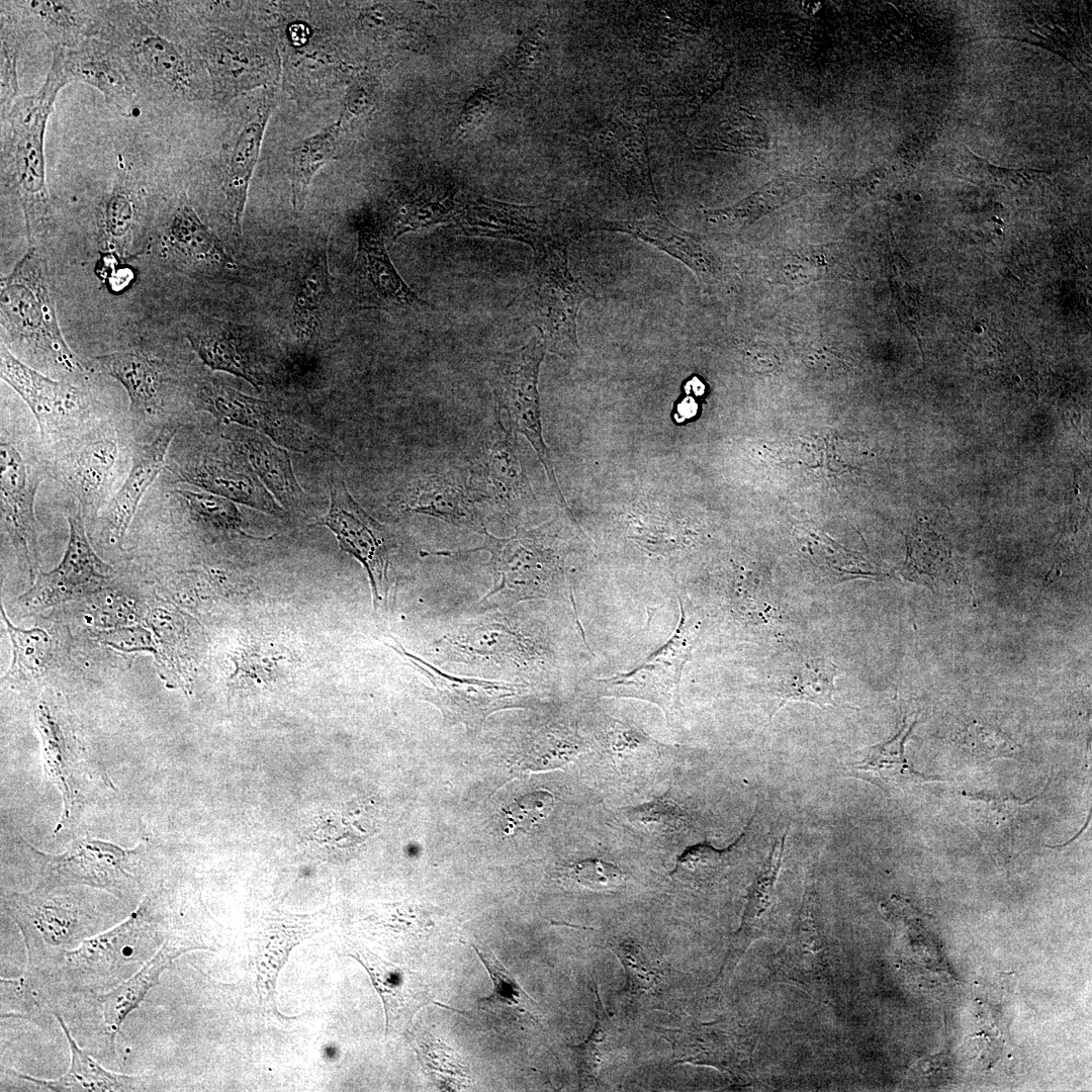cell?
<instances>
[{
	"instance_id": "obj_1",
	"label": "cell",
	"mask_w": 1092,
	"mask_h": 1092,
	"mask_svg": "<svg viewBox=\"0 0 1092 1092\" xmlns=\"http://www.w3.org/2000/svg\"><path fill=\"white\" fill-rule=\"evenodd\" d=\"M44 260L30 248L0 282V320L5 343L36 369L64 378L85 371L61 332ZM39 371V370H38Z\"/></svg>"
},
{
	"instance_id": "obj_2",
	"label": "cell",
	"mask_w": 1092,
	"mask_h": 1092,
	"mask_svg": "<svg viewBox=\"0 0 1092 1092\" xmlns=\"http://www.w3.org/2000/svg\"><path fill=\"white\" fill-rule=\"evenodd\" d=\"M67 85L58 65L52 61L37 92L19 96L4 117L9 127L2 142V178L18 195L30 242L49 216L44 131L56 98Z\"/></svg>"
},
{
	"instance_id": "obj_3",
	"label": "cell",
	"mask_w": 1092,
	"mask_h": 1092,
	"mask_svg": "<svg viewBox=\"0 0 1092 1092\" xmlns=\"http://www.w3.org/2000/svg\"><path fill=\"white\" fill-rule=\"evenodd\" d=\"M97 36L115 47L140 93L149 99H192L198 95L196 71L183 48L145 21L133 1L106 2Z\"/></svg>"
},
{
	"instance_id": "obj_4",
	"label": "cell",
	"mask_w": 1092,
	"mask_h": 1092,
	"mask_svg": "<svg viewBox=\"0 0 1092 1092\" xmlns=\"http://www.w3.org/2000/svg\"><path fill=\"white\" fill-rule=\"evenodd\" d=\"M566 240L533 248V267L518 303L538 330L546 350L564 360L578 354L577 315L590 297L571 274Z\"/></svg>"
},
{
	"instance_id": "obj_5",
	"label": "cell",
	"mask_w": 1092,
	"mask_h": 1092,
	"mask_svg": "<svg viewBox=\"0 0 1092 1092\" xmlns=\"http://www.w3.org/2000/svg\"><path fill=\"white\" fill-rule=\"evenodd\" d=\"M484 544L477 550L490 555L492 587L478 602L486 611L534 598H548L559 580L562 556L549 527L521 531L507 538L483 535Z\"/></svg>"
},
{
	"instance_id": "obj_6",
	"label": "cell",
	"mask_w": 1092,
	"mask_h": 1092,
	"mask_svg": "<svg viewBox=\"0 0 1092 1092\" xmlns=\"http://www.w3.org/2000/svg\"><path fill=\"white\" fill-rule=\"evenodd\" d=\"M545 352L543 340L536 336L526 345L496 356L488 383L494 412L508 418L510 430L527 438L543 464L555 497L567 508L542 432L538 378Z\"/></svg>"
},
{
	"instance_id": "obj_7",
	"label": "cell",
	"mask_w": 1092,
	"mask_h": 1092,
	"mask_svg": "<svg viewBox=\"0 0 1092 1092\" xmlns=\"http://www.w3.org/2000/svg\"><path fill=\"white\" fill-rule=\"evenodd\" d=\"M680 619L669 640L631 671L595 678L597 697L635 698L657 705L669 723L679 711V682L685 664L700 635L702 622L684 596L678 595Z\"/></svg>"
},
{
	"instance_id": "obj_8",
	"label": "cell",
	"mask_w": 1092,
	"mask_h": 1092,
	"mask_svg": "<svg viewBox=\"0 0 1092 1092\" xmlns=\"http://www.w3.org/2000/svg\"><path fill=\"white\" fill-rule=\"evenodd\" d=\"M1 379L23 399L43 440L69 442L87 430L89 400L85 388L69 377L53 379L16 358L1 343Z\"/></svg>"
},
{
	"instance_id": "obj_9",
	"label": "cell",
	"mask_w": 1092,
	"mask_h": 1092,
	"mask_svg": "<svg viewBox=\"0 0 1092 1092\" xmlns=\"http://www.w3.org/2000/svg\"><path fill=\"white\" fill-rule=\"evenodd\" d=\"M482 433L471 451L469 484L478 500H487L500 513L517 517L536 502L518 450L517 439L502 417Z\"/></svg>"
},
{
	"instance_id": "obj_10",
	"label": "cell",
	"mask_w": 1092,
	"mask_h": 1092,
	"mask_svg": "<svg viewBox=\"0 0 1092 1092\" xmlns=\"http://www.w3.org/2000/svg\"><path fill=\"white\" fill-rule=\"evenodd\" d=\"M387 645L428 678L430 687L425 689L422 699L440 711L446 725L461 724L476 730L490 714L519 707L522 686L450 675L396 642Z\"/></svg>"
},
{
	"instance_id": "obj_11",
	"label": "cell",
	"mask_w": 1092,
	"mask_h": 1092,
	"mask_svg": "<svg viewBox=\"0 0 1092 1092\" xmlns=\"http://www.w3.org/2000/svg\"><path fill=\"white\" fill-rule=\"evenodd\" d=\"M4 901L24 935L31 967L61 957L91 931V918L69 897L37 889Z\"/></svg>"
},
{
	"instance_id": "obj_12",
	"label": "cell",
	"mask_w": 1092,
	"mask_h": 1092,
	"mask_svg": "<svg viewBox=\"0 0 1092 1092\" xmlns=\"http://www.w3.org/2000/svg\"><path fill=\"white\" fill-rule=\"evenodd\" d=\"M117 436L109 428L87 430L62 445L53 465V475L73 493L84 514H95L109 503L121 460Z\"/></svg>"
},
{
	"instance_id": "obj_13",
	"label": "cell",
	"mask_w": 1092,
	"mask_h": 1092,
	"mask_svg": "<svg viewBox=\"0 0 1092 1092\" xmlns=\"http://www.w3.org/2000/svg\"><path fill=\"white\" fill-rule=\"evenodd\" d=\"M0 468L2 531L10 539L18 559L33 582L39 571L34 502L37 486L44 474L12 440L4 436L1 437Z\"/></svg>"
},
{
	"instance_id": "obj_14",
	"label": "cell",
	"mask_w": 1092,
	"mask_h": 1092,
	"mask_svg": "<svg viewBox=\"0 0 1092 1092\" xmlns=\"http://www.w3.org/2000/svg\"><path fill=\"white\" fill-rule=\"evenodd\" d=\"M329 512L314 524L328 527L340 547L366 569L376 606L388 587L390 540L385 528L370 517L350 494L345 480L334 474L329 481Z\"/></svg>"
},
{
	"instance_id": "obj_15",
	"label": "cell",
	"mask_w": 1092,
	"mask_h": 1092,
	"mask_svg": "<svg viewBox=\"0 0 1092 1092\" xmlns=\"http://www.w3.org/2000/svg\"><path fill=\"white\" fill-rule=\"evenodd\" d=\"M83 511L77 504L68 514L69 542L61 562L51 571L39 569L32 587L19 598L26 611H38L100 588L112 567L92 549L86 536Z\"/></svg>"
},
{
	"instance_id": "obj_16",
	"label": "cell",
	"mask_w": 1092,
	"mask_h": 1092,
	"mask_svg": "<svg viewBox=\"0 0 1092 1092\" xmlns=\"http://www.w3.org/2000/svg\"><path fill=\"white\" fill-rule=\"evenodd\" d=\"M53 61L68 84L82 82L100 91L125 117L140 113L141 93L124 60L110 42L95 36L74 49L55 48Z\"/></svg>"
},
{
	"instance_id": "obj_17",
	"label": "cell",
	"mask_w": 1092,
	"mask_h": 1092,
	"mask_svg": "<svg viewBox=\"0 0 1092 1092\" xmlns=\"http://www.w3.org/2000/svg\"><path fill=\"white\" fill-rule=\"evenodd\" d=\"M666 1033L677 1062L711 1066L737 1084L749 1083L755 1041L745 1027L732 1021L690 1023Z\"/></svg>"
},
{
	"instance_id": "obj_18",
	"label": "cell",
	"mask_w": 1092,
	"mask_h": 1092,
	"mask_svg": "<svg viewBox=\"0 0 1092 1092\" xmlns=\"http://www.w3.org/2000/svg\"><path fill=\"white\" fill-rule=\"evenodd\" d=\"M330 925V916L323 913L298 916L277 911L251 927L248 948L261 1001L275 1007L277 979L291 950Z\"/></svg>"
},
{
	"instance_id": "obj_19",
	"label": "cell",
	"mask_w": 1092,
	"mask_h": 1092,
	"mask_svg": "<svg viewBox=\"0 0 1092 1092\" xmlns=\"http://www.w3.org/2000/svg\"><path fill=\"white\" fill-rule=\"evenodd\" d=\"M195 403L219 423L256 429L291 450L305 452L314 445L312 437L275 405L246 395L221 381L200 383Z\"/></svg>"
},
{
	"instance_id": "obj_20",
	"label": "cell",
	"mask_w": 1092,
	"mask_h": 1092,
	"mask_svg": "<svg viewBox=\"0 0 1092 1092\" xmlns=\"http://www.w3.org/2000/svg\"><path fill=\"white\" fill-rule=\"evenodd\" d=\"M812 884L811 879L805 882L799 917L779 953L777 972L801 988L829 996L835 988V979Z\"/></svg>"
},
{
	"instance_id": "obj_21",
	"label": "cell",
	"mask_w": 1092,
	"mask_h": 1092,
	"mask_svg": "<svg viewBox=\"0 0 1092 1092\" xmlns=\"http://www.w3.org/2000/svg\"><path fill=\"white\" fill-rule=\"evenodd\" d=\"M390 502L402 514L427 515L482 535L488 533L468 479L452 471L414 478L395 490Z\"/></svg>"
},
{
	"instance_id": "obj_22",
	"label": "cell",
	"mask_w": 1092,
	"mask_h": 1092,
	"mask_svg": "<svg viewBox=\"0 0 1092 1092\" xmlns=\"http://www.w3.org/2000/svg\"><path fill=\"white\" fill-rule=\"evenodd\" d=\"M214 99L225 104L240 93L271 83L277 69L271 56L220 30L204 34L198 44Z\"/></svg>"
},
{
	"instance_id": "obj_23",
	"label": "cell",
	"mask_w": 1092,
	"mask_h": 1092,
	"mask_svg": "<svg viewBox=\"0 0 1092 1092\" xmlns=\"http://www.w3.org/2000/svg\"><path fill=\"white\" fill-rule=\"evenodd\" d=\"M620 232L642 240L687 265L704 283L711 284L722 274L719 256L697 235L673 224L659 204L645 208L641 217L590 220L586 232Z\"/></svg>"
},
{
	"instance_id": "obj_24",
	"label": "cell",
	"mask_w": 1092,
	"mask_h": 1092,
	"mask_svg": "<svg viewBox=\"0 0 1092 1092\" xmlns=\"http://www.w3.org/2000/svg\"><path fill=\"white\" fill-rule=\"evenodd\" d=\"M353 278L355 293L363 304L384 309H419L427 305L396 271L382 234L373 222L358 228Z\"/></svg>"
},
{
	"instance_id": "obj_25",
	"label": "cell",
	"mask_w": 1092,
	"mask_h": 1092,
	"mask_svg": "<svg viewBox=\"0 0 1092 1092\" xmlns=\"http://www.w3.org/2000/svg\"><path fill=\"white\" fill-rule=\"evenodd\" d=\"M274 88H266L259 103L234 133L222 168V190L233 231L242 234L250 182L258 163L264 132L275 105Z\"/></svg>"
},
{
	"instance_id": "obj_26",
	"label": "cell",
	"mask_w": 1092,
	"mask_h": 1092,
	"mask_svg": "<svg viewBox=\"0 0 1092 1092\" xmlns=\"http://www.w3.org/2000/svg\"><path fill=\"white\" fill-rule=\"evenodd\" d=\"M246 459L242 452L236 455L215 450L179 468L176 478L269 515L281 516L283 510L257 479Z\"/></svg>"
},
{
	"instance_id": "obj_27",
	"label": "cell",
	"mask_w": 1092,
	"mask_h": 1092,
	"mask_svg": "<svg viewBox=\"0 0 1092 1092\" xmlns=\"http://www.w3.org/2000/svg\"><path fill=\"white\" fill-rule=\"evenodd\" d=\"M455 221L463 235L518 241L532 249L554 240L572 238L554 232L546 216L533 206L468 200L458 208Z\"/></svg>"
},
{
	"instance_id": "obj_28",
	"label": "cell",
	"mask_w": 1092,
	"mask_h": 1092,
	"mask_svg": "<svg viewBox=\"0 0 1092 1092\" xmlns=\"http://www.w3.org/2000/svg\"><path fill=\"white\" fill-rule=\"evenodd\" d=\"M349 942L347 954L364 967L383 1003L386 1036L405 1031L416 1013L432 1002L427 982L419 973L387 962L364 945Z\"/></svg>"
},
{
	"instance_id": "obj_29",
	"label": "cell",
	"mask_w": 1092,
	"mask_h": 1092,
	"mask_svg": "<svg viewBox=\"0 0 1092 1092\" xmlns=\"http://www.w3.org/2000/svg\"><path fill=\"white\" fill-rule=\"evenodd\" d=\"M24 28L42 32L55 48L74 49L98 35L105 2L1 1Z\"/></svg>"
},
{
	"instance_id": "obj_30",
	"label": "cell",
	"mask_w": 1092,
	"mask_h": 1092,
	"mask_svg": "<svg viewBox=\"0 0 1092 1092\" xmlns=\"http://www.w3.org/2000/svg\"><path fill=\"white\" fill-rule=\"evenodd\" d=\"M180 426L175 421L165 423L155 438L134 450L126 477L105 511L106 531L111 541L124 537L144 494L163 469Z\"/></svg>"
},
{
	"instance_id": "obj_31",
	"label": "cell",
	"mask_w": 1092,
	"mask_h": 1092,
	"mask_svg": "<svg viewBox=\"0 0 1092 1092\" xmlns=\"http://www.w3.org/2000/svg\"><path fill=\"white\" fill-rule=\"evenodd\" d=\"M135 857L133 850L98 840H84L68 852L53 856L50 866L58 882L86 884L123 893L133 882L131 869Z\"/></svg>"
},
{
	"instance_id": "obj_32",
	"label": "cell",
	"mask_w": 1092,
	"mask_h": 1092,
	"mask_svg": "<svg viewBox=\"0 0 1092 1092\" xmlns=\"http://www.w3.org/2000/svg\"><path fill=\"white\" fill-rule=\"evenodd\" d=\"M93 370L113 377L126 390L134 420L159 417L163 378L159 363L142 350H123L93 358Z\"/></svg>"
},
{
	"instance_id": "obj_33",
	"label": "cell",
	"mask_w": 1092,
	"mask_h": 1092,
	"mask_svg": "<svg viewBox=\"0 0 1092 1092\" xmlns=\"http://www.w3.org/2000/svg\"><path fill=\"white\" fill-rule=\"evenodd\" d=\"M186 338L209 368L241 377L259 388L260 379L247 351V329L232 322L204 316L191 327Z\"/></svg>"
},
{
	"instance_id": "obj_34",
	"label": "cell",
	"mask_w": 1092,
	"mask_h": 1092,
	"mask_svg": "<svg viewBox=\"0 0 1092 1092\" xmlns=\"http://www.w3.org/2000/svg\"><path fill=\"white\" fill-rule=\"evenodd\" d=\"M35 717L42 739L44 768L61 792L63 820H69L79 802L78 785L83 760L61 717L46 702L38 705Z\"/></svg>"
},
{
	"instance_id": "obj_35",
	"label": "cell",
	"mask_w": 1092,
	"mask_h": 1092,
	"mask_svg": "<svg viewBox=\"0 0 1092 1092\" xmlns=\"http://www.w3.org/2000/svg\"><path fill=\"white\" fill-rule=\"evenodd\" d=\"M836 675V666L826 658L803 655L784 659L770 675L769 692L778 700L776 712L791 701L835 706Z\"/></svg>"
},
{
	"instance_id": "obj_36",
	"label": "cell",
	"mask_w": 1092,
	"mask_h": 1092,
	"mask_svg": "<svg viewBox=\"0 0 1092 1092\" xmlns=\"http://www.w3.org/2000/svg\"><path fill=\"white\" fill-rule=\"evenodd\" d=\"M783 850L784 838L780 844L774 846L768 861L749 892L740 926L731 938L725 961L715 982L727 978L747 948L766 933L770 924L776 883L782 863Z\"/></svg>"
},
{
	"instance_id": "obj_37",
	"label": "cell",
	"mask_w": 1092,
	"mask_h": 1092,
	"mask_svg": "<svg viewBox=\"0 0 1092 1092\" xmlns=\"http://www.w3.org/2000/svg\"><path fill=\"white\" fill-rule=\"evenodd\" d=\"M234 441L241 446L254 472L278 502L285 508H295L303 502L304 492L295 478L286 450L251 431H238Z\"/></svg>"
},
{
	"instance_id": "obj_38",
	"label": "cell",
	"mask_w": 1092,
	"mask_h": 1092,
	"mask_svg": "<svg viewBox=\"0 0 1092 1092\" xmlns=\"http://www.w3.org/2000/svg\"><path fill=\"white\" fill-rule=\"evenodd\" d=\"M66 1035L70 1052L71 1065L68 1072L56 1080H41L28 1075L18 1074L23 1080L35 1084L46 1091H135L141 1090L143 1079L126 1075H117L103 1069L88 1054L81 1050L69 1032L61 1015L54 1013Z\"/></svg>"
},
{
	"instance_id": "obj_39",
	"label": "cell",
	"mask_w": 1092,
	"mask_h": 1092,
	"mask_svg": "<svg viewBox=\"0 0 1092 1092\" xmlns=\"http://www.w3.org/2000/svg\"><path fill=\"white\" fill-rule=\"evenodd\" d=\"M199 947L171 941L165 943L135 975L101 997L103 1018L111 1041L126 1016L139 1007L149 991L158 984L161 974L169 964L181 953Z\"/></svg>"
},
{
	"instance_id": "obj_40",
	"label": "cell",
	"mask_w": 1092,
	"mask_h": 1092,
	"mask_svg": "<svg viewBox=\"0 0 1092 1092\" xmlns=\"http://www.w3.org/2000/svg\"><path fill=\"white\" fill-rule=\"evenodd\" d=\"M517 636L502 620L483 619L459 627L442 640L443 652L458 660L502 662L514 652Z\"/></svg>"
},
{
	"instance_id": "obj_41",
	"label": "cell",
	"mask_w": 1092,
	"mask_h": 1092,
	"mask_svg": "<svg viewBox=\"0 0 1092 1092\" xmlns=\"http://www.w3.org/2000/svg\"><path fill=\"white\" fill-rule=\"evenodd\" d=\"M454 191L437 185H422L399 196L391 212L392 238L447 221L458 211Z\"/></svg>"
},
{
	"instance_id": "obj_42",
	"label": "cell",
	"mask_w": 1092,
	"mask_h": 1092,
	"mask_svg": "<svg viewBox=\"0 0 1092 1092\" xmlns=\"http://www.w3.org/2000/svg\"><path fill=\"white\" fill-rule=\"evenodd\" d=\"M914 724V718H904L893 738L869 748L863 759L848 767L851 775L867 779L882 788L923 780L924 777L913 769L904 752L905 741Z\"/></svg>"
},
{
	"instance_id": "obj_43",
	"label": "cell",
	"mask_w": 1092,
	"mask_h": 1092,
	"mask_svg": "<svg viewBox=\"0 0 1092 1092\" xmlns=\"http://www.w3.org/2000/svg\"><path fill=\"white\" fill-rule=\"evenodd\" d=\"M342 119L300 141L289 152L291 202L297 211L303 209L309 186L318 170L330 163L337 151Z\"/></svg>"
},
{
	"instance_id": "obj_44",
	"label": "cell",
	"mask_w": 1092,
	"mask_h": 1092,
	"mask_svg": "<svg viewBox=\"0 0 1092 1092\" xmlns=\"http://www.w3.org/2000/svg\"><path fill=\"white\" fill-rule=\"evenodd\" d=\"M169 244L183 256L232 268L233 259L216 235L199 218L187 203H180L168 225Z\"/></svg>"
},
{
	"instance_id": "obj_45",
	"label": "cell",
	"mask_w": 1092,
	"mask_h": 1092,
	"mask_svg": "<svg viewBox=\"0 0 1092 1092\" xmlns=\"http://www.w3.org/2000/svg\"><path fill=\"white\" fill-rule=\"evenodd\" d=\"M329 287V265L326 252L313 256L304 267L297 283L291 310V323L297 338L313 336L320 327L321 308Z\"/></svg>"
},
{
	"instance_id": "obj_46",
	"label": "cell",
	"mask_w": 1092,
	"mask_h": 1092,
	"mask_svg": "<svg viewBox=\"0 0 1092 1092\" xmlns=\"http://www.w3.org/2000/svg\"><path fill=\"white\" fill-rule=\"evenodd\" d=\"M596 1022L588 1037L574 1046L579 1085L582 1089L598 1085V1074L609 1056L619 1045L620 1029L605 1008L595 985Z\"/></svg>"
},
{
	"instance_id": "obj_47",
	"label": "cell",
	"mask_w": 1092,
	"mask_h": 1092,
	"mask_svg": "<svg viewBox=\"0 0 1092 1092\" xmlns=\"http://www.w3.org/2000/svg\"><path fill=\"white\" fill-rule=\"evenodd\" d=\"M479 960L484 965L491 981L492 992L478 1000L479 1007L492 1015H533L534 1001L520 987L513 975L487 947L472 945Z\"/></svg>"
},
{
	"instance_id": "obj_48",
	"label": "cell",
	"mask_w": 1092,
	"mask_h": 1092,
	"mask_svg": "<svg viewBox=\"0 0 1092 1092\" xmlns=\"http://www.w3.org/2000/svg\"><path fill=\"white\" fill-rule=\"evenodd\" d=\"M803 190L804 184L801 180H778L731 207L704 210V213L715 223H745L786 204L801 195Z\"/></svg>"
},
{
	"instance_id": "obj_49",
	"label": "cell",
	"mask_w": 1092,
	"mask_h": 1092,
	"mask_svg": "<svg viewBox=\"0 0 1092 1092\" xmlns=\"http://www.w3.org/2000/svg\"><path fill=\"white\" fill-rule=\"evenodd\" d=\"M12 644L11 665L5 679H27L41 674L51 659L52 640L40 628L21 630L14 627L1 609Z\"/></svg>"
},
{
	"instance_id": "obj_50",
	"label": "cell",
	"mask_w": 1092,
	"mask_h": 1092,
	"mask_svg": "<svg viewBox=\"0 0 1092 1092\" xmlns=\"http://www.w3.org/2000/svg\"><path fill=\"white\" fill-rule=\"evenodd\" d=\"M609 946L625 969L630 992L655 991L664 981L667 967L655 950L632 939H613Z\"/></svg>"
},
{
	"instance_id": "obj_51",
	"label": "cell",
	"mask_w": 1092,
	"mask_h": 1092,
	"mask_svg": "<svg viewBox=\"0 0 1092 1092\" xmlns=\"http://www.w3.org/2000/svg\"><path fill=\"white\" fill-rule=\"evenodd\" d=\"M175 492L185 502L193 520L206 528L246 535L243 519L233 500L202 490L177 488Z\"/></svg>"
},
{
	"instance_id": "obj_52",
	"label": "cell",
	"mask_w": 1092,
	"mask_h": 1092,
	"mask_svg": "<svg viewBox=\"0 0 1092 1092\" xmlns=\"http://www.w3.org/2000/svg\"><path fill=\"white\" fill-rule=\"evenodd\" d=\"M19 21L1 5V65H0V104L2 119L7 115L14 101L20 96L17 79V60L20 51Z\"/></svg>"
},
{
	"instance_id": "obj_53",
	"label": "cell",
	"mask_w": 1092,
	"mask_h": 1092,
	"mask_svg": "<svg viewBox=\"0 0 1092 1092\" xmlns=\"http://www.w3.org/2000/svg\"><path fill=\"white\" fill-rule=\"evenodd\" d=\"M136 208L133 193L116 184L105 199L102 209V229L109 243L123 247L135 223Z\"/></svg>"
},
{
	"instance_id": "obj_54",
	"label": "cell",
	"mask_w": 1092,
	"mask_h": 1092,
	"mask_svg": "<svg viewBox=\"0 0 1092 1092\" xmlns=\"http://www.w3.org/2000/svg\"><path fill=\"white\" fill-rule=\"evenodd\" d=\"M961 744L975 757L994 759L1015 757L1020 747L1001 730L979 722L969 724L960 734Z\"/></svg>"
},
{
	"instance_id": "obj_55",
	"label": "cell",
	"mask_w": 1092,
	"mask_h": 1092,
	"mask_svg": "<svg viewBox=\"0 0 1092 1092\" xmlns=\"http://www.w3.org/2000/svg\"><path fill=\"white\" fill-rule=\"evenodd\" d=\"M417 1053L427 1073L436 1079L440 1086L456 1090L466 1085L467 1076L462 1066L453 1051L442 1042L426 1040L421 1044V1049H417Z\"/></svg>"
},
{
	"instance_id": "obj_56",
	"label": "cell",
	"mask_w": 1092,
	"mask_h": 1092,
	"mask_svg": "<svg viewBox=\"0 0 1092 1092\" xmlns=\"http://www.w3.org/2000/svg\"><path fill=\"white\" fill-rule=\"evenodd\" d=\"M715 144L724 150L754 151L767 149L764 126L754 116L742 114L721 125Z\"/></svg>"
},
{
	"instance_id": "obj_57",
	"label": "cell",
	"mask_w": 1092,
	"mask_h": 1092,
	"mask_svg": "<svg viewBox=\"0 0 1092 1092\" xmlns=\"http://www.w3.org/2000/svg\"><path fill=\"white\" fill-rule=\"evenodd\" d=\"M563 874L592 890H614L626 881V875L620 868L601 859H584L567 864Z\"/></svg>"
},
{
	"instance_id": "obj_58",
	"label": "cell",
	"mask_w": 1092,
	"mask_h": 1092,
	"mask_svg": "<svg viewBox=\"0 0 1092 1092\" xmlns=\"http://www.w3.org/2000/svg\"><path fill=\"white\" fill-rule=\"evenodd\" d=\"M553 806V796L544 791L527 794L505 811L508 833L526 830L544 818Z\"/></svg>"
},
{
	"instance_id": "obj_59",
	"label": "cell",
	"mask_w": 1092,
	"mask_h": 1092,
	"mask_svg": "<svg viewBox=\"0 0 1092 1092\" xmlns=\"http://www.w3.org/2000/svg\"><path fill=\"white\" fill-rule=\"evenodd\" d=\"M372 93V88L368 82L361 79L354 81L345 97V116H356L367 112L374 102Z\"/></svg>"
},
{
	"instance_id": "obj_60",
	"label": "cell",
	"mask_w": 1092,
	"mask_h": 1092,
	"mask_svg": "<svg viewBox=\"0 0 1092 1092\" xmlns=\"http://www.w3.org/2000/svg\"><path fill=\"white\" fill-rule=\"evenodd\" d=\"M490 100L484 91H478L467 102L460 125L464 129H469L477 124L485 115L487 109L490 106Z\"/></svg>"
}]
</instances>
